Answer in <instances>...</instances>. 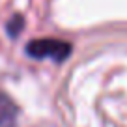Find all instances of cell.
Here are the masks:
<instances>
[{
  "instance_id": "7a4b0ae2",
  "label": "cell",
  "mask_w": 127,
  "mask_h": 127,
  "mask_svg": "<svg viewBox=\"0 0 127 127\" xmlns=\"http://www.w3.org/2000/svg\"><path fill=\"white\" fill-rule=\"evenodd\" d=\"M19 108L9 95L0 92V127H15Z\"/></svg>"
},
{
  "instance_id": "3957f363",
  "label": "cell",
  "mask_w": 127,
  "mask_h": 127,
  "mask_svg": "<svg viewBox=\"0 0 127 127\" xmlns=\"http://www.w3.org/2000/svg\"><path fill=\"white\" fill-rule=\"evenodd\" d=\"M23 26H24L23 15H13L11 19L8 21V24H6V30H8V34L11 37H17L21 34V30H23Z\"/></svg>"
},
{
  "instance_id": "6da1fadb",
  "label": "cell",
  "mask_w": 127,
  "mask_h": 127,
  "mask_svg": "<svg viewBox=\"0 0 127 127\" xmlns=\"http://www.w3.org/2000/svg\"><path fill=\"white\" fill-rule=\"evenodd\" d=\"M26 54L36 60H52V62H64L71 54L73 47L64 39L54 37H43V39H34L26 45Z\"/></svg>"
}]
</instances>
